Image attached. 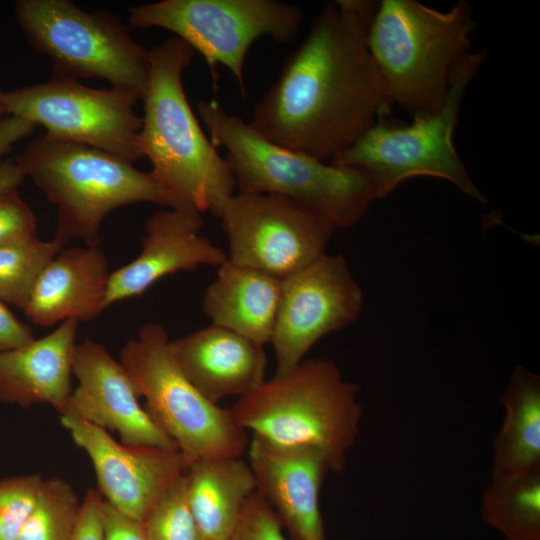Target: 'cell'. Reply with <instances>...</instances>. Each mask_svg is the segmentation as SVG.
Returning a JSON list of instances; mask_svg holds the SVG:
<instances>
[{
	"mask_svg": "<svg viewBox=\"0 0 540 540\" xmlns=\"http://www.w3.org/2000/svg\"><path fill=\"white\" fill-rule=\"evenodd\" d=\"M377 6L327 3L254 106L249 126L278 146L330 162L385 119L393 102L367 44Z\"/></svg>",
	"mask_w": 540,
	"mask_h": 540,
	"instance_id": "6da1fadb",
	"label": "cell"
},
{
	"mask_svg": "<svg viewBox=\"0 0 540 540\" xmlns=\"http://www.w3.org/2000/svg\"><path fill=\"white\" fill-rule=\"evenodd\" d=\"M193 56L194 50L176 36L148 50L139 144L170 208L216 215L236 186L185 95L182 76Z\"/></svg>",
	"mask_w": 540,
	"mask_h": 540,
	"instance_id": "7a4b0ae2",
	"label": "cell"
},
{
	"mask_svg": "<svg viewBox=\"0 0 540 540\" xmlns=\"http://www.w3.org/2000/svg\"><path fill=\"white\" fill-rule=\"evenodd\" d=\"M198 113L241 193L276 194L295 200L337 228L354 226L375 198L363 171L322 162L278 146L216 101H200Z\"/></svg>",
	"mask_w": 540,
	"mask_h": 540,
	"instance_id": "3957f363",
	"label": "cell"
},
{
	"mask_svg": "<svg viewBox=\"0 0 540 540\" xmlns=\"http://www.w3.org/2000/svg\"><path fill=\"white\" fill-rule=\"evenodd\" d=\"M358 390L332 361L305 359L239 397L230 409L252 436L279 446L319 449L339 472L359 434Z\"/></svg>",
	"mask_w": 540,
	"mask_h": 540,
	"instance_id": "277c9868",
	"label": "cell"
},
{
	"mask_svg": "<svg viewBox=\"0 0 540 540\" xmlns=\"http://www.w3.org/2000/svg\"><path fill=\"white\" fill-rule=\"evenodd\" d=\"M472 13L464 0L446 12L415 0L378 3L367 44L393 103L413 117L442 107L451 74L469 53Z\"/></svg>",
	"mask_w": 540,
	"mask_h": 540,
	"instance_id": "5b68a950",
	"label": "cell"
},
{
	"mask_svg": "<svg viewBox=\"0 0 540 540\" xmlns=\"http://www.w3.org/2000/svg\"><path fill=\"white\" fill-rule=\"evenodd\" d=\"M14 160L57 207L54 239L63 246L74 239L99 246L102 223L117 208L143 202L169 207L151 172L93 147L44 133Z\"/></svg>",
	"mask_w": 540,
	"mask_h": 540,
	"instance_id": "8992f818",
	"label": "cell"
},
{
	"mask_svg": "<svg viewBox=\"0 0 540 540\" xmlns=\"http://www.w3.org/2000/svg\"><path fill=\"white\" fill-rule=\"evenodd\" d=\"M144 408L176 444L186 469L204 458L242 457L250 439L231 409L208 400L175 361L165 328L156 322L141 326L120 351Z\"/></svg>",
	"mask_w": 540,
	"mask_h": 540,
	"instance_id": "52a82bcc",
	"label": "cell"
},
{
	"mask_svg": "<svg viewBox=\"0 0 540 540\" xmlns=\"http://www.w3.org/2000/svg\"><path fill=\"white\" fill-rule=\"evenodd\" d=\"M486 55L487 50L468 53L456 65L444 104L437 112L413 117L408 125L378 120L329 163L366 173L374 186L376 199L386 197L409 178L433 176L451 182L469 197L486 203L452 140L463 96Z\"/></svg>",
	"mask_w": 540,
	"mask_h": 540,
	"instance_id": "ba28073f",
	"label": "cell"
},
{
	"mask_svg": "<svg viewBox=\"0 0 540 540\" xmlns=\"http://www.w3.org/2000/svg\"><path fill=\"white\" fill-rule=\"evenodd\" d=\"M14 8L30 45L51 60L53 75L103 79L143 97L148 50L119 16L87 12L70 0H19Z\"/></svg>",
	"mask_w": 540,
	"mask_h": 540,
	"instance_id": "9c48e42d",
	"label": "cell"
},
{
	"mask_svg": "<svg viewBox=\"0 0 540 540\" xmlns=\"http://www.w3.org/2000/svg\"><path fill=\"white\" fill-rule=\"evenodd\" d=\"M303 12L276 0H162L129 9L130 28H162L185 41L212 74L225 66L245 93L243 70L254 42L269 37L286 44L298 34Z\"/></svg>",
	"mask_w": 540,
	"mask_h": 540,
	"instance_id": "30bf717a",
	"label": "cell"
},
{
	"mask_svg": "<svg viewBox=\"0 0 540 540\" xmlns=\"http://www.w3.org/2000/svg\"><path fill=\"white\" fill-rule=\"evenodd\" d=\"M139 99L132 91L91 88L78 79L53 75L44 83L3 92L0 105L5 115L42 126L50 137L93 147L133 164L143 158L142 118L135 111Z\"/></svg>",
	"mask_w": 540,
	"mask_h": 540,
	"instance_id": "8fae6325",
	"label": "cell"
},
{
	"mask_svg": "<svg viewBox=\"0 0 540 540\" xmlns=\"http://www.w3.org/2000/svg\"><path fill=\"white\" fill-rule=\"evenodd\" d=\"M215 216L227 237L229 261L279 279L326 253L337 229L315 210L276 194H233Z\"/></svg>",
	"mask_w": 540,
	"mask_h": 540,
	"instance_id": "7c38bea8",
	"label": "cell"
},
{
	"mask_svg": "<svg viewBox=\"0 0 540 540\" xmlns=\"http://www.w3.org/2000/svg\"><path fill=\"white\" fill-rule=\"evenodd\" d=\"M362 307L361 287L340 254L324 253L282 279L270 341L275 375L293 370L320 339L352 324Z\"/></svg>",
	"mask_w": 540,
	"mask_h": 540,
	"instance_id": "4fadbf2b",
	"label": "cell"
},
{
	"mask_svg": "<svg viewBox=\"0 0 540 540\" xmlns=\"http://www.w3.org/2000/svg\"><path fill=\"white\" fill-rule=\"evenodd\" d=\"M60 420L89 457L102 498L141 522L186 470L176 449L126 445L90 423L69 416Z\"/></svg>",
	"mask_w": 540,
	"mask_h": 540,
	"instance_id": "5bb4252c",
	"label": "cell"
},
{
	"mask_svg": "<svg viewBox=\"0 0 540 540\" xmlns=\"http://www.w3.org/2000/svg\"><path fill=\"white\" fill-rule=\"evenodd\" d=\"M73 375L78 381L60 416H69L107 431L132 446L178 450L139 402L136 389L120 360L101 343L77 344Z\"/></svg>",
	"mask_w": 540,
	"mask_h": 540,
	"instance_id": "9a60e30c",
	"label": "cell"
},
{
	"mask_svg": "<svg viewBox=\"0 0 540 540\" xmlns=\"http://www.w3.org/2000/svg\"><path fill=\"white\" fill-rule=\"evenodd\" d=\"M256 492L271 506L291 540H327L320 509L328 457L312 447L279 446L252 436L247 449Z\"/></svg>",
	"mask_w": 540,
	"mask_h": 540,
	"instance_id": "2e32d148",
	"label": "cell"
},
{
	"mask_svg": "<svg viewBox=\"0 0 540 540\" xmlns=\"http://www.w3.org/2000/svg\"><path fill=\"white\" fill-rule=\"evenodd\" d=\"M202 225L197 212L172 208L154 212L145 223L139 255L111 272L105 308L144 294L167 275L224 264L227 253L200 233Z\"/></svg>",
	"mask_w": 540,
	"mask_h": 540,
	"instance_id": "e0dca14e",
	"label": "cell"
},
{
	"mask_svg": "<svg viewBox=\"0 0 540 540\" xmlns=\"http://www.w3.org/2000/svg\"><path fill=\"white\" fill-rule=\"evenodd\" d=\"M170 349L189 381L211 402L242 397L265 381L264 345L211 323L170 340Z\"/></svg>",
	"mask_w": 540,
	"mask_h": 540,
	"instance_id": "ac0fdd59",
	"label": "cell"
},
{
	"mask_svg": "<svg viewBox=\"0 0 540 540\" xmlns=\"http://www.w3.org/2000/svg\"><path fill=\"white\" fill-rule=\"evenodd\" d=\"M110 274L109 261L99 246L62 249L39 274L24 314L40 327L67 319L92 320L106 309Z\"/></svg>",
	"mask_w": 540,
	"mask_h": 540,
	"instance_id": "d6986e66",
	"label": "cell"
},
{
	"mask_svg": "<svg viewBox=\"0 0 540 540\" xmlns=\"http://www.w3.org/2000/svg\"><path fill=\"white\" fill-rule=\"evenodd\" d=\"M79 321L67 319L46 336L0 354V401L23 408L48 404L59 414L73 391Z\"/></svg>",
	"mask_w": 540,
	"mask_h": 540,
	"instance_id": "ffe728a7",
	"label": "cell"
},
{
	"mask_svg": "<svg viewBox=\"0 0 540 540\" xmlns=\"http://www.w3.org/2000/svg\"><path fill=\"white\" fill-rule=\"evenodd\" d=\"M282 291V279L227 260L207 287L202 307L211 323L262 345L270 343Z\"/></svg>",
	"mask_w": 540,
	"mask_h": 540,
	"instance_id": "44dd1931",
	"label": "cell"
},
{
	"mask_svg": "<svg viewBox=\"0 0 540 540\" xmlns=\"http://www.w3.org/2000/svg\"><path fill=\"white\" fill-rule=\"evenodd\" d=\"M190 508L205 540H229L255 479L242 457L204 458L185 471Z\"/></svg>",
	"mask_w": 540,
	"mask_h": 540,
	"instance_id": "7402d4cb",
	"label": "cell"
},
{
	"mask_svg": "<svg viewBox=\"0 0 540 540\" xmlns=\"http://www.w3.org/2000/svg\"><path fill=\"white\" fill-rule=\"evenodd\" d=\"M505 417L495 438L492 481L521 477L540 466V378L517 367L501 398Z\"/></svg>",
	"mask_w": 540,
	"mask_h": 540,
	"instance_id": "603a6c76",
	"label": "cell"
},
{
	"mask_svg": "<svg viewBox=\"0 0 540 540\" xmlns=\"http://www.w3.org/2000/svg\"><path fill=\"white\" fill-rule=\"evenodd\" d=\"M483 519L507 540H540V472L492 481L482 497Z\"/></svg>",
	"mask_w": 540,
	"mask_h": 540,
	"instance_id": "cb8c5ba5",
	"label": "cell"
},
{
	"mask_svg": "<svg viewBox=\"0 0 540 540\" xmlns=\"http://www.w3.org/2000/svg\"><path fill=\"white\" fill-rule=\"evenodd\" d=\"M81 502L62 478L44 479L36 502L15 540H71Z\"/></svg>",
	"mask_w": 540,
	"mask_h": 540,
	"instance_id": "d4e9b609",
	"label": "cell"
},
{
	"mask_svg": "<svg viewBox=\"0 0 540 540\" xmlns=\"http://www.w3.org/2000/svg\"><path fill=\"white\" fill-rule=\"evenodd\" d=\"M63 248L54 238L0 246V301L23 310L42 269Z\"/></svg>",
	"mask_w": 540,
	"mask_h": 540,
	"instance_id": "484cf974",
	"label": "cell"
},
{
	"mask_svg": "<svg viewBox=\"0 0 540 540\" xmlns=\"http://www.w3.org/2000/svg\"><path fill=\"white\" fill-rule=\"evenodd\" d=\"M143 527L147 540H205L188 502L185 472L150 510Z\"/></svg>",
	"mask_w": 540,
	"mask_h": 540,
	"instance_id": "4316f807",
	"label": "cell"
},
{
	"mask_svg": "<svg viewBox=\"0 0 540 540\" xmlns=\"http://www.w3.org/2000/svg\"><path fill=\"white\" fill-rule=\"evenodd\" d=\"M44 478L39 474L0 479V540H15L29 516Z\"/></svg>",
	"mask_w": 540,
	"mask_h": 540,
	"instance_id": "83f0119b",
	"label": "cell"
},
{
	"mask_svg": "<svg viewBox=\"0 0 540 540\" xmlns=\"http://www.w3.org/2000/svg\"><path fill=\"white\" fill-rule=\"evenodd\" d=\"M38 238L37 218L16 189L0 193V246Z\"/></svg>",
	"mask_w": 540,
	"mask_h": 540,
	"instance_id": "f1b7e54d",
	"label": "cell"
},
{
	"mask_svg": "<svg viewBox=\"0 0 540 540\" xmlns=\"http://www.w3.org/2000/svg\"><path fill=\"white\" fill-rule=\"evenodd\" d=\"M229 540H286L283 526L271 506L257 492L246 501Z\"/></svg>",
	"mask_w": 540,
	"mask_h": 540,
	"instance_id": "f546056e",
	"label": "cell"
},
{
	"mask_svg": "<svg viewBox=\"0 0 540 540\" xmlns=\"http://www.w3.org/2000/svg\"><path fill=\"white\" fill-rule=\"evenodd\" d=\"M36 127L19 117H4L0 122V157L8 153L17 142L32 134ZM24 178L14 159L0 162V193L16 189Z\"/></svg>",
	"mask_w": 540,
	"mask_h": 540,
	"instance_id": "4dcf8cb0",
	"label": "cell"
},
{
	"mask_svg": "<svg viewBox=\"0 0 540 540\" xmlns=\"http://www.w3.org/2000/svg\"><path fill=\"white\" fill-rule=\"evenodd\" d=\"M103 540H147L143 522L119 511L103 499Z\"/></svg>",
	"mask_w": 540,
	"mask_h": 540,
	"instance_id": "1f68e13d",
	"label": "cell"
},
{
	"mask_svg": "<svg viewBox=\"0 0 540 540\" xmlns=\"http://www.w3.org/2000/svg\"><path fill=\"white\" fill-rule=\"evenodd\" d=\"M102 505L103 498L98 490L88 489L71 540H103Z\"/></svg>",
	"mask_w": 540,
	"mask_h": 540,
	"instance_id": "d6a6232c",
	"label": "cell"
},
{
	"mask_svg": "<svg viewBox=\"0 0 540 540\" xmlns=\"http://www.w3.org/2000/svg\"><path fill=\"white\" fill-rule=\"evenodd\" d=\"M33 340L31 329L0 301V354L27 345Z\"/></svg>",
	"mask_w": 540,
	"mask_h": 540,
	"instance_id": "836d02e7",
	"label": "cell"
},
{
	"mask_svg": "<svg viewBox=\"0 0 540 540\" xmlns=\"http://www.w3.org/2000/svg\"><path fill=\"white\" fill-rule=\"evenodd\" d=\"M4 115H5V113H4V111H3V109H2V107H1V105H0V122H1L2 119L5 117Z\"/></svg>",
	"mask_w": 540,
	"mask_h": 540,
	"instance_id": "e575fe53",
	"label": "cell"
},
{
	"mask_svg": "<svg viewBox=\"0 0 540 540\" xmlns=\"http://www.w3.org/2000/svg\"><path fill=\"white\" fill-rule=\"evenodd\" d=\"M2 93H3V91H2V90H0V98H1V95H2Z\"/></svg>",
	"mask_w": 540,
	"mask_h": 540,
	"instance_id": "d590c367",
	"label": "cell"
}]
</instances>
